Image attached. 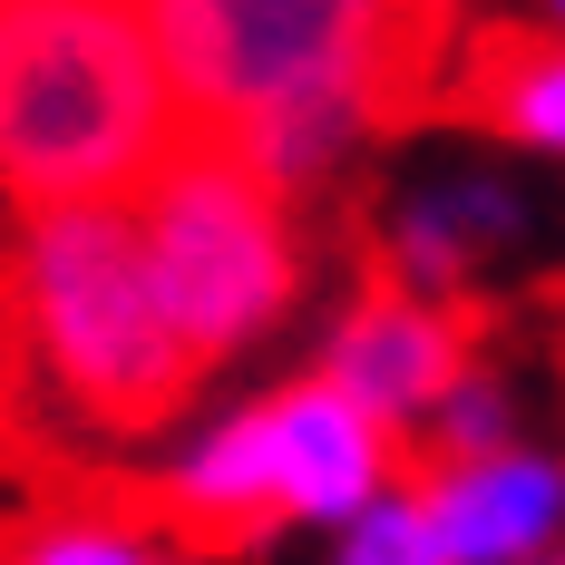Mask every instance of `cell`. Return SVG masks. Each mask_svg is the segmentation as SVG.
I'll list each match as a JSON object with an SVG mask.
<instances>
[{
    "mask_svg": "<svg viewBox=\"0 0 565 565\" xmlns=\"http://www.w3.org/2000/svg\"><path fill=\"white\" fill-rule=\"evenodd\" d=\"M185 137L137 0H0V185L30 215L137 205Z\"/></svg>",
    "mask_w": 565,
    "mask_h": 565,
    "instance_id": "6da1fadb",
    "label": "cell"
},
{
    "mask_svg": "<svg viewBox=\"0 0 565 565\" xmlns=\"http://www.w3.org/2000/svg\"><path fill=\"white\" fill-rule=\"evenodd\" d=\"M478 351H468V312L458 302H429V292H409V282L371 274L361 282V302L332 322V341H322V381L332 391H351L381 429H419L439 399H449V381L468 371Z\"/></svg>",
    "mask_w": 565,
    "mask_h": 565,
    "instance_id": "5b68a950",
    "label": "cell"
},
{
    "mask_svg": "<svg viewBox=\"0 0 565 565\" xmlns=\"http://www.w3.org/2000/svg\"><path fill=\"white\" fill-rule=\"evenodd\" d=\"M0 351L68 419H88L108 439L157 429L205 371L175 341L167 302L147 282V244H137L127 205H40V215H20L10 264H0Z\"/></svg>",
    "mask_w": 565,
    "mask_h": 565,
    "instance_id": "7a4b0ae2",
    "label": "cell"
},
{
    "mask_svg": "<svg viewBox=\"0 0 565 565\" xmlns=\"http://www.w3.org/2000/svg\"><path fill=\"white\" fill-rule=\"evenodd\" d=\"M147 516H157L167 536H185V546H205V556L274 536V526H282V488H274V429H264V399L205 419V429L157 468Z\"/></svg>",
    "mask_w": 565,
    "mask_h": 565,
    "instance_id": "ba28073f",
    "label": "cell"
},
{
    "mask_svg": "<svg viewBox=\"0 0 565 565\" xmlns=\"http://www.w3.org/2000/svg\"><path fill=\"white\" fill-rule=\"evenodd\" d=\"M546 565H565V556H546Z\"/></svg>",
    "mask_w": 565,
    "mask_h": 565,
    "instance_id": "9a60e30c",
    "label": "cell"
},
{
    "mask_svg": "<svg viewBox=\"0 0 565 565\" xmlns=\"http://www.w3.org/2000/svg\"><path fill=\"white\" fill-rule=\"evenodd\" d=\"M175 565H185V556H175Z\"/></svg>",
    "mask_w": 565,
    "mask_h": 565,
    "instance_id": "2e32d148",
    "label": "cell"
},
{
    "mask_svg": "<svg viewBox=\"0 0 565 565\" xmlns=\"http://www.w3.org/2000/svg\"><path fill=\"white\" fill-rule=\"evenodd\" d=\"M449 108L516 137V147H565V40H536V30H508V20L458 40Z\"/></svg>",
    "mask_w": 565,
    "mask_h": 565,
    "instance_id": "9c48e42d",
    "label": "cell"
},
{
    "mask_svg": "<svg viewBox=\"0 0 565 565\" xmlns=\"http://www.w3.org/2000/svg\"><path fill=\"white\" fill-rule=\"evenodd\" d=\"M429 498V526L449 565H546L565 556V458L546 449H498V458H449L409 478Z\"/></svg>",
    "mask_w": 565,
    "mask_h": 565,
    "instance_id": "52a82bcc",
    "label": "cell"
},
{
    "mask_svg": "<svg viewBox=\"0 0 565 565\" xmlns=\"http://www.w3.org/2000/svg\"><path fill=\"white\" fill-rule=\"evenodd\" d=\"M127 215H137V244H147V282H157L175 341L195 361H234L244 341H264L292 312L302 254H292V225H282V195L225 137H185L137 185Z\"/></svg>",
    "mask_w": 565,
    "mask_h": 565,
    "instance_id": "3957f363",
    "label": "cell"
},
{
    "mask_svg": "<svg viewBox=\"0 0 565 565\" xmlns=\"http://www.w3.org/2000/svg\"><path fill=\"white\" fill-rule=\"evenodd\" d=\"M419 439H429V468H449V458H498L516 449V391L488 371V361H468L449 381V399L419 419Z\"/></svg>",
    "mask_w": 565,
    "mask_h": 565,
    "instance_id": "7c38bea8",
    "label": "cell"
},
{
    "mask_svg": "<svg viewBox=\"0 0 565 565\" xmlns=\"http://www.w3.org/2000/svg\"><path fill=\"white\" fill-rule=\"evenodd\" d=\"M508 234H516V205L498 185H439V195L399 205L391 244H381V274L429 292V302H458V282L478 274V254L508 244Z\"/></svg>",
    "mask_w": 565,
    "mask_h": 565,
    "instance_id": "30bf717a",
    "label": "cell"
},
{
    "mask_svg": "<svg viewBox=\"0 0 565 565\" xmlns=\"http://www.w3.org/2000/svg\"><path fill=\"white\" fill-rule=\"evenodd\" d=\"M429 10H458V0H429Z\"/></svg>",
    "mask_w": 565,
    "mask_h": 565,
    "instance_id": "5bb4252c",
    "label": "cell"
},
{
    "mask_svg": "<svg viewBox=\"0 0 565 565\" xmlns=\"http://www.w3.org/2000/svg\"><path fill=\"white\" fill-rule=\"evenodd\" d=\"M137 10L185 98V127L244 137L254 117L322 88L371 98V58L399 0H137Z\"/></svg>",
    "mask_w": 565,
    "mask_h": 565,
    "instance_id": "277c9868",
    "label": "cell"
},
{
    "mask_svg": "<svg viewBox=\"0 0 565 565\" xmlns=\"http://www.w3.org/2000/svg\"><path fill=\"white\" fill-rule=\"evenodd\" d=\"M0 565H175L167 526L117 498H68V508H40L0 536Z\"/></svg>",
    "mask_w": 565,
    "mask_h": 565,
    "instance_id": "8fae6325",
    "label": "cell"
},
{
    "mask_svg": "<svg viewBox=\"0 0 565 565\" xmlns=\"http://www.w3.org/2000/svg\"><path fill=\"white\" fill-rule=\"evenodd\" d=\"M264 429H274V488H282V526H351L371 498H391L399 478V439L361 409L351 391H332L322 371L264 399Z\"/></svg>",
    "mask_w": 565,
    "mask_h": 565,
    "instance_id": "8992f818",
    "label": "cell"
},
{
    "mask_svg": "<svg viewBox=\"0 0 565 565\" xmlns=\"http://www.w3.org/2000/svg\"><path fill=\"white\" fill-rule=\"evenodd\" d=\"M556 10H565V0H556Z\"/></svg>",
    "mask_w": 565,
    "mask_h": 565,
    "instance_id": "e0dca14e",
    "label": "cell"
},
{
    "mask_svg": "<svg viewBox=\"0 0 565 565\" xmlns=\"http://www.w3.org/2000/svg\"><path fill=\"white\" fill-rule=\"evenodd\" d=\"M332 565H449V546L429 526V498L399 478L391 498H371L351 526H332Z\"/></svg>",
    "mask_w": 565,
    "mask_h": 565,
    "instance_id": "4fadbf2b",
    "label": "cell"
}]
</instances>
